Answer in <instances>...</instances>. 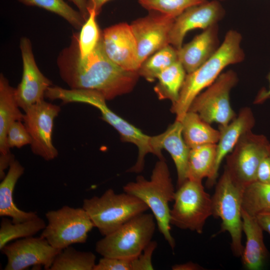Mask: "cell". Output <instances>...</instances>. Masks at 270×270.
I'll list each match as a JSON object with an SVG mask.
<instances>
[{
  "instance_id": "cell-1",
  "label": "cell",
  "mask_w": 270,
  "mask_h": 270,
  "mask_svg": "<svg viewBox=\"0 0 270 270\" xmlns=\"http://www.w3.org/2000/svg\"><path fill=\"white\" fill-rule=\"evenodd\" d=\"M78 34L73 33L69 46L58 55L57 65L62 79L71 89L94 90L106 100L132 91L140 75L108 58L104 48L102 34L95 48L84 57L78 53Z\"/></svg>"
},
{
  "instance_id": "cell-2",
  "label": "cell",
  "mask_w": 270,
  "mask_h": 270,
  "mask_svg": "<svg viewBox=\"0 0 270 270\" xmlns=\"http://www.w3.org/2000/svg\"><path fill=\"white\" fill-rule=\"evenodd\" d=\"M242 35L228 30L214 55L194 72L186 74L178 101L172 104V112L180 121L188 112L196 96L211 85L228 66L242 62L244 53L241 47Z\"/></svg>"
},
{
  "instance_id": "cell-3",
  "label": "cell",
  "mask_w": 270,
  "mask_h": 270,
  "mask_svg": "<svg viewBox=\"0 0 270 270\" xmlns=\"http://www.w3.org/2000/svg\"><path fill=\"white\" fill-rule=\"evenodd\" d=\"M123 190L139 198L148 206L160 232L174 250L176 242L170 232L169 203L174 201L176 191L166 160H158L156 163L150 180L138 176L134 182L126 184Z\"/></svg>"
},
{
  "instance_id": "cell-4",
  "label": "cell",
  "mask_w": 270,
  "mask_h": 270,
  "mask_svg": "<svg viewBox=\"0 0 270 270\" xmlns=\"http://www.w3.org/2000/svg\"><path fill=\"white\" fill-rule=\"evenodd\" d=\"M82 208L103 236L149 209L136 197L124 192L116 194L112 188L107 190L100 196H94L84 199Z\"/></svg>"
},
{
  "instance_id": "cell-5",
  "label": "cell",
  "mask_w": 270,
  "mask_h": 270,
  "mask_svg": "<svg viewBox=\"0 0 270 270\" xmlns=\"http://www.w3.org/2000/svg\"><path fill=\"white\" fill-rule=\"evenodd\" d=\"M156 222L152 214H138L98 240L96 251L104 257H136L152 241Z\"/></svg>"
},
{
  "instance_id": "cell-6",
  "label": "cell",
  "mask_w": 270,
  "mask_h": 270,
  "mask_svg": "<svg viewBox=\"0 0 270 270\" xmlns=\"http://www.w3.org/2000/svg\"><path fill=\"white\" fill-rule=\"evenodd\" d=\"M170 212V223L178 228L202 234L212 214V196L202 181L187 179L176 191Z\"/></svg>"
},
{
  "instance_id": "cell-7",
  "label": "cell",
  "mask_w": 270,
  "mask_h": 270,
  "mask_svg": "<svg viewBox=\"0 0 270 270\" xmlns=\"http://www.w3.org/2000/svg\"><path fill=\"white\" fill-rule=\"evenodd\" d=\"M242 190L224 169L212 196V216L222 220L220 232L229 233L231 249L236 257H241L244 248L242 242Z\"/></svg>"
},
{
  "instance_id": "cell-8",
  "label": "cell",
  "mask_w": 270,
  "mask_h": 270,
  "mask_svg": "<svg viewBox=\"0 0 270 270\" xmlns=\"http://www.w3.org/2000/svg\"><path fill=\"white\" fill-rule=\"evenodd\" d=\"M46 217L48 222L40 236L60 250L73 244L86 243L88 232L94 227L82 207L64 206L57 210L48 211Z\"/></svg>"
},
{
  "instance_id": "cell-9",
  "label": "cell",
  "mask_w": 270,
  "mask_h": 270,
  "mask_svg": "<svg viewBox=\"0 0 270 270\" xmlns=\"http://www.w3.org/2000/svg\"><path fill=\"white\" fill-rule=\"evenodd\" d=\"M74 102L90 104L100 110L102 118L112 126L119 134L121 140L134 144L138 149V156L135 164L129 168V172H142L144 166V159L149 153L154 154L150 144L151 136L128 122L112 111L106 104V99L100 92L88 90H77L73 94Z\"/></svg>"
},
{
  "instance_id": "cell-10",
  "label": "cell",
  "mask_w": 270,
  "mask_h": 270,
  "mask_svg": "<svg viewBox=\"0 0 270 270\" xmlns=\"http://www.w3.org/2000/svg\"><path fill=\"white\" fill-rule=\"evenodd\" d=\"M270 145L263 134L252 130L243 134L236 144L226 157L224 168L232 181L244 189L256 180L259 166Z\"/></svg>"
},
{
  "instance_id": "cell-11",
  "label": "cell",
  "mask_w": 270,
  "mask_h": 270,
  "mask_svg": "<svg viewBox=\"0 0 270 270\" xmlns=\"http://www.w3.org/2000/svg\"><path fill=\"white\" fill-rule=\"evenodd\" d=\"M238 82L236 72H222L204 92L198 95L188 110L197 113L206 122L224 126L236 116L230 104V94Z\"/></svg>"
},
{
  "instance_id": "cell-12",
  "label": "cell",
  "mask_w": 270,
  "mask_h": 270,
  "mask_svg": "<svg viewBox=\"0 0 270 270\" xmlns=\"http://www.w3.org/2000/svg\"><path fill=\"white\" fill-rule=\"evenodd\" d=\"M60 111V106L38 102L26 108L23 122L32 138V152L46 161L52 160L58 154L52 142V132L55 118Z\"/></svg>"
},
{
  "instance_id": "cell-13",
  "label": "cell",
  "mask_w": 270,
  "mask_h": 270,
  "mask_svg": "<svg viewBox=\"0 0 270 270\" xmlns=\"http://www.w3.org/2000/svg\"><path fill=\"white\" fill-rule=\"evenodd\" d=\"M62 250L52 246L40 236L22 238L8 244L0 250L7 258L5 270H24L30 266H43L50 270L56 256Z\"/></svg>"
},
{
  "instance_id": "cell-14",
  "label": "cell",
  "mask_w": 270,
  "mask_h": 270,
  "mask_svg": "<svg viewBox=\"0 0 270 270\" xmlns=\"http://www.w3.org/2000/svg\"><path fill=\"white\" fill-rule=\"evenodd\" d=\"M175 19L151 10L130 24L137 43L140 65L150 56L170 44V34Z\"/></svg>"
},
{
  "instance_id": "cell-15",
  "label": "cell",
  "mask_w": 270,
  "mask_h": 270,
  "mask_svg": "<svg viewBox=\"0 0 270 270\" xmlns=\"http://www.w3.org/2000/svg\"><path fill=\"white\" fill-rule=\"evenodd\" d=\"M22 60L20 82L16 88V96L20 108L25 110L29 106L44 100L52 82L40 71L33 54L30 40L22 37L20 40Z\"/></svg>"
},
{
  "instance_id": "cell-16",
  "label": "cell",
  "mask_w": 270,
  "mask_h": 270,
  "mask_svg": "<svg viewBox=\"0 0 270 270\" xmlns=\"http://www.w3.org/2000/svg\"><path fill=\"white\" fill-rule=\"evenodd\" d=\"M224 14V9L218 0H206L186 9L174 20L170 34V44L180 49L188 32L196 28L204 30L218 24Z\"/></svg>"
},
{
  "instance_id": "cell-17",
  "label": "cell",
  "mask_w": 270,
  "mask_h": 270,
  "mask_svg": "<svg viewBox=\"0 0 270 270\" xmlns=\"http://www.w3.org/2000/svg\"><path fill=\"white\" fill-rule=\"evenodd\" d=\"M102 40L110 60L124 69L138 72L140 66L138 46L130 25L120 22L105 28Z\"/></svg>"
},
{
  "instance_id": "cell-18",
  "label": "cell",
  "mask_w": 270,
  "mask_h": 270,
  "mask_svg": "<svg viewBox=\"0 0 270 270\" xmlns=\"http://www.w3.org/2000/svg\"><path fill=\"white\" fill-rule=\"evenodd\" d=\"M180 121L175 120L162 133L151 136L150 144L154 154L164 160L162 152L166 150L170 155L177 172V188L188 179V161L190 148L186 144Z\"/></svg>"
},
{
  "instance_id": "cell-19",
  "label": "cell",
  "mask_w": 270,
  "mask_h": 270,
  "mask_svg": "<svg viewBox=\"0 0 270 270\" xmlns=\"http://www.w3.org/2000/svg\"><path fill=\"white\" fill-rule=\"evenodd\" d=\"M256 123L252 109L242 108L236 116L227 125L219 126L220 138L216 144V158L212 177L206 182V186L212 187L216 184L222 162L232 152L241 136L252 130Z\"/></svg>"
},
{
  "instance_id": "cell-20",
  "label": "cell",
  "mask_w": 270,
  "mask_h": 270,
  "mask_svg": "<svg viewBox=\"0 0 270 270\" xmlns=\"http://www.w3.org/2000/svg\"><path fill=\"white\" fill-rule=\"evenodd\" d=\"M218 32V24L212 25L177 50L178 60L186 74L197 70L216 52L220 46Z\"/></svg>"
},
{
  "instance_id": "cell-21",
  "label": "cell",
  "mask_w": 270,
  "mask_h": 270,
  "mask_svg": "<svg viewBox=\"0 0 270 270\" xmlns=\"http://www.w3.org/2000/svg\"><path fill=\"white\" fill-rule=\"evenodd\" d=\"M242 232L246 237V246L241 256L244 268L259 270L262 268L268 257V251L264 242V230L256 218L242 210Z\"/></svg>"
},
{
  "instance_id": "cell-22",
  "label": "cell",
  "mask_w": 270,
  "mask_h": 270,
  "mask_svg": "<svg viewBox=\"0 0 270 270\" xmlns=\"http://www.w3.org/2000/svg\"><path fill=\"white\" fill-rule=\"evenodd\" d=\"M24 168L20 162L14 160L0 184V216L12 218L13 223H20L38 216L36 212H25L18 208L13 199L15 186L23 174Z\"/></svg>"
},
{
  "instance_id": "cell-23",
  "label": "cell",
  "mask_w": 270,
  "mask_h": 270,
  "mask_svg": "<svg viewBox=\"0 0 270 270\" xmlns=\"http://www.w3.org/2000/svg\"><path fill=\"white\" fill-rule=\"evenodd\" d=\"M16 96V88L12 86L2 74H0V154L10 153L6 143L8 130L16 121H22L24 115Z\"/></svg>"
},
{
  "instance_id": "cell-24",
  "label": "cell",
  "mask_w": 270,
  "mask_h": 270,
  "mask_svg": "<svg viewBox=\"0 0 270 270\" xmlns=\"http://www.w3.org/2000/svg\"><path fill=\"white\" fill-rule=\"evenodd\" d=\"M180 122L184 138L190 148L218 143L220 138L219 130L213 128L197 113L188 110Z\"/></svg>"
},
{
  "instance_id": "cell-25",
  "label": "cell",
  "mask_w": 270,
  "mask_h": 270,
  "mask_svg": "<svg viewBox=\"0 0 270 270\" xmlns=\"http://www.w3.org/2000/svg\"><path fill=\"white\" fill-rule=\"evenodd\" d=\"M216 144H206L190 148L188 170V179L202 181L212 176L214 167Z\"/></svg>"
},
{
  "instance_id": "cell-26",
  "label": "cell",
  "mask_w": 270,
  "mask_h": 270,
  "mask_svg": "<svg viewBox=\"0 0 270 270\" xmlns=\"http://www.w3.org/2000/svg\"><path fill=\"white\" fill-rule=\"evenodd\" d=\"M186 72L178 61L162 71L158 76L154 90L160 100H168L174 104L178 100Z\"/></svg>"
},
{
  "instance_id": "cell-27",
  "label": "cell",
  "mask_w": 270,
  "mask_h": 270,
  "mask_svg": "<svg viewBox=\"0 0 270 270\" xmlns=\"http://www.w3.org/2000/svg\"><path fill=\"white\" fill-rule=\"evenodd\" d=\"M242 210L256 217L270 213V184L256 180L246 186L242 190Z\"/></svg>"
},
{
  "instance_id": "cell-28",
  "label": "cell",
  "mask_w": 270,
  "mask_h": 270,
  "mask_svg": "<svg viewBox=\"0 0 270 270\" xmlns=\"http://www.w3.org/2000/svg\"><path fill=\"white\" fill-rule=\"evenodd\" d=\"M46 224L38 216L33 219L20 223L3 218L0 224V250L10 241L20 238L32 236L43 230Z\"/></svg>"
},
{
  "instance_id": "cell-29",
  "label": "cell",
  "mask_w": 270,
  "mask_h": 270,
  "mask_svg": "<svg viewBox=\"0 0 270 270\" xmlns=\"http://www.w3.org/2000/svg\"><path fill=\"white\" fill-rule=\"evenodd\" d=\"M96 260L92 252L78 250L69 246L56 256L50 270H93Z\"/></svg>"
},
{
  "instance_id": "cell-30",
  "label": "cell",
  "mask_w": 270,
  "mask_h": 270,
  "mask_svg": "<svg viewBox=\"0 0 270 270\" xmlns=\"http://www.w3.org/2000/svg\"><path fill=\"white\" fill-rule=\"evenodd\" d=\"M178 60L177 49L170 44L146 59L140 65L138 72L140 76L152 82L162 71Z\"/></svg>"
},
{
  "instance_id": "cell-31",
  "label": "cell",
  "mask_w": 270,
  "mask_h": 270,
  "mask_svg": "<svg viewBox=\"0 0 270 270\" xmlns=\"http://www.w3.org/2000/svg\"><path fill=\"white\" fill-rule=\"evenodd\" d=\"M28 6H35L54 13L68 21L76 29L86 22L79 11L73 9L64 0H17Z\"/></svg>"
},
{
  "instance_id": "cell-32",
  "label": "cell",
  "mask_w": 270,
  "mask_h": 270,
  "mask_svg": "<svg viewBox=\"0 0 270 270\" xmlns=\"http://www.w3.org/2000/svg\"><path fill=\"white\" fill-rule=\"evenodd\" d=\"M89 16L78 34V46L79 54L84 57L92 52L98 44L102 31L96 22L94 10H88Z\"/></svg>"
},
{
  "instance_id": "cell-33",
  "label": "cell",
  "mask_w": 270,
  "mask_h": 270,
  "mask_svg": "<svg viewBox=\"0 0 270 270\" xmlns=\"http://www.w3.org/2000/svg\"><path fill=\"white\" fill-rule=\"evenodd\" d=\"M148 11H156L176 18L186 9L206 0H138Z\"/></svg>"
},
{
  "instance_id": "cell-34",
  "label": "cell",
  "mask_w": 270,
  "mask_h": 270,
  "mask_svg": "<svg viewBox=\"0 0 270 270\" xmlns=\"http://www.w3.org/2000/svg\"><path fill=\"white\" fill-rule=\"evenodd\" d=\"M6 143L10 149L31 144L30 136L22 121H16L10 124L8 130Z\"/></svg>"
},
{
  "instance_id": "cell-35",
  "label": "cell",
  "mask_w": 270,
  "mask_h": 270,
  "mask_svg": "<svg viewBox=\"0 0 270 270\" xmlns=\"http://www.w3.org/2000/svg\"><path fill=\"white\" fill-rule=\"evenodd\" d=\"M132 258L102 256L93 270H132Z\"/></svg>"
},
{
  "instance_id": "cell-36",
  "label": "cell",
  "mask_w": 270,
  "mask_h": 270,
  "mask_svg": "<svg viewBox=\"0 0 270 270\" xmlns=\"http://www.w3.org/2000/svg\"><path fill=\"white\" fill-rule=\"evenodd\" d=\"M157 246L156 241L152 240L138 256L132 258V270H154L152 258Z\"/></svg>"
},
{
  "instance_id": "cell-37",
  "label": "cell",
  "mask_w": 270,
  "mask_h": 270,
  "mask_svg": "<svg viewBox=\"0 0 270 270\" xmlns=\"http://www.w3.org/2000/svg\"><path fill=\"white\" fill-rule=\"evenodd\" d=\"M256 180L270 184V145L266 154L259 166Z\"/></svg>"
},
{
  "instance_id": "cell-38",
  "label": "cell",
  "mask_w": 270,
  "mask_h": 270,
  "mask_svg": "<svg viewBox=\"0 0 270 270\" xmlns=\"http://www.w3.org/2000/svg\"><path fill=\"white\" fill-rule=\"evenodd\" d=\"M14 156L10 152L6 154H0V178L2 180L6 176L5 170L9 168L11 162L14 160Z\"/></svg>"
},
{
  "instance_id": "cell-39",
  "label": "cell",
  "mask_w": 270,
  "mask_h": 270,
  "mask_svg": "<svg viewBox=\"0 0 270 270\" xmlns=\"http://www.w3.org/2000/svg\"><path fill=\"white\" fill-rule=\"evenodd\" d=\"M267 78L269 83L268 88H263L260 90L255 98L254 104H262L270 98V72L268 74Z\"/></svg>"
},
{
  "instance_id": "cell-40",
  "label": "cell",
  "mask_w": 270,
  "mask_h": 270,
  "mask_svg": "<svg viewBox=\"0 0 270 270\" xmlns=\"http://www.w3.org/2000/svg\"><path fill=\"white\" fill-rule=\"evenodd\" d=\"M172 270H202L204 268L198 264L188 262L184 264H176L172 266Z\"/></svg>"
},
{
  "instance_id": "cell-41",
  "label": "cell",
  "mask_w": 270,
  "mask_h": 270,
  "mask_svg": "<svg viewBox=\"0 0 270 270\" xmlns=\"http://www.w3.org/2000/svg\"><path fill=\"white\" fill-rule=\"evenodd\" d=\"M256 218L264 230L270 235V213L260 214Z\"/></svg>"
},
{
  "instance_id": "cell-42",
  "label": "cell",
  "mask_w": 270,
  "mask_h": 270,
  "mask_svg": "<svg viewBox=\"0 0 270 270\" xmlns=\"http://www.w3.org/2000/svg\"><path fill=\"white\" fill-rule=\"evenodd\" d=\"M73 2L78 10L85 21L89 16L86 0H70Z\"/></svg>"
},
{
  "instance_id": "cell-43",
  "label": "cell",
  "mask_w": 270,
  "mask_h": 270,
  "mask_svg": "<svg viewBox=\"0 0 270 270\" xmlns=\"http://www.w3.org/2000/svg\"><path fill=\"white\" fill-rule=\"evenodd\" d=\"M88 10H94L97 16L102 10L103 6L110 0H86Z\"/></svg>"
},
{
  "instance_id": "cell-44",
  "label": "cell",
  "mask_w": 270,
  "mask_h": 270,
  "mask_svg": "<svg viewBox=\"0 0 270 270\" xmlns=\"http://www.w3.org/2000/svg\"><path fill=\"white\" fill-rule=\"evenodd\" d=\"M219 0L220 2V1H223V0Z\"/></svg>"
}]
</instances>
